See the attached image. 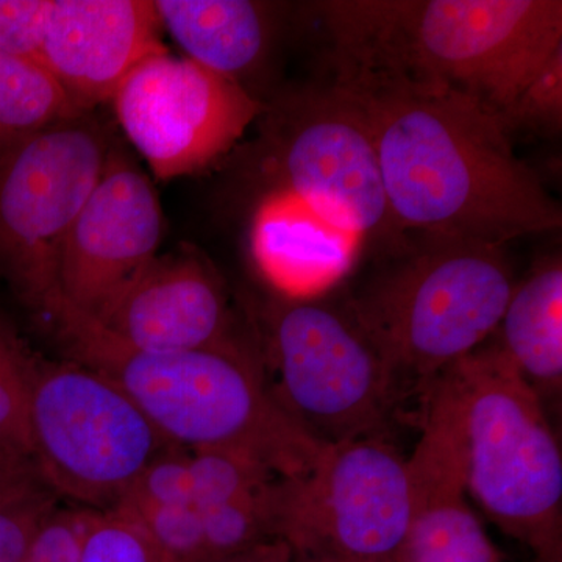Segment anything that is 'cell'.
Segmentation results:
<instances>
[{"label":"cell","mask_w":562,"mask_h":562,"mask_svg":"<svg viewBox=\"0 0 562 562\" xmlns=\"http://www.w3.org/2000/svg\"><path fill=\"white\" fill-rule=\"evenodd\" d=\"M292 562H368V561H349V560H333V558H302L294 557Z\"/></svg>","instance_id":"f1b7e54d"},{"label":"cell","mask_w":562,"mask_h":562,"mask_svg":"<svg viewBox=\"0 0 562 562\" xmlns=\"http://www.w3.org/2000/svg\"><path fill=\"white\" fill-rule=\"evenodd\" d=\"M38 476L35 462L27 453L9 442L0 441V498Z\"/></svg>","instance_id":"4316f807"},{"label":"cell","mask_w":562,"mask_h":562,"mask_svg":"<svg viewBox=\"0 0 562 562\" xmlns=\"http://www.w3.org/2000/svg\"><path fill=\"white\" fill-rule=\"evenodd\" d=\"M55 497L38 476L0 498V562L25 560L36 531L55 512Z\"/></svg>","instance_id":"44dd1931"},{"label":"cell","mask_w":562,"mask_h":562,"mask_svg":"<svg viewBox=\"0 0 562 562\" xmlns=\"http://www.w3.org/2000/svg\"><path fill=\"white\" fill-rule=\"evenodd\" d=\"M161 31L183 57L244 85L268 54V3L250 0H155Z\"/></svg>","instance_id":"2e32d148"},{"label":"cell","mask_w":562,"mask_h":562,"mask_svg":"<svg viewBox=\"0 0 562 562\" xmlns=\"http://www.w3.org/2000/svg\"><path fill=\"white\" fill-rule=\"evenodd\" d=\"M32 460L43 482L85 508H114L171 442L102 373L69 361L35 364Z\"/></svg>","instance_id":"52a82bcc"},{"label":"cell","mask_w":562,"mask_h":562,"mask_svg":"<svg viewBox=\"0 0 562 562\" xmlns=\"http://www.w3.org/2000/svg\"><path fill=\"white\" fill-rule=\"evenodd\" d=\"M317 9L335 68L457 92L508 128L517 103L562 52L560 0H333Z\"/></svg>","instance_id":"7a4b0ae2"},{"label":"cell","mask_w":562,"mask_h":562,"mask_svg":"<svg viewBox=\"0 0 562 562\" xmlns=\"http://www.w3.org/2000/svg\"><path fill=\"white\" fill-rule=\"evenodd\" d=\"M79 113L43 65L0 52V144Z\"/></svg>","instance_id":"ac0fdd59"},{"label":"cell","mask_w":562,"mask_h":562,"mask_svg":"<svg viewBox=\"0 0 562 562\" xmlns=\"http://www.w3.org/2000/svg\"><path fill=\"white\" fill-rule=\"evenodd\" d=\"M111 147L91 111L0 144V272L33 308L57 299L63 241Z\"/></svg>","instance_id":"ba28073f"},{"label":"cell","mask_w":562,"mask_h":562,"mask_svg":"<svg viewBox=\"0 0 562 562\" xmlns=\"http://www.w3.org/2000/svg\"><path fill=\"white\" fill-rule=\"evenodd\" d=\"M35 362L0 319V441L32 458L29 403Z\"/></svg>","instance_id":"ffe728a7"},{"label":"cell","mask_w":562,"mask_h":562,"mask_svg":"<svg viewBox=\"0 0 562 562\" xmlns=\"http://www.w3.org/2000/svg\"><path fill=\"white\" fill-rule=\"evenodd\" d=\"M395 249L346 302L409 394L422 395L490 341L517 283L503 247L419 233Z\"/></svg>","instance_id":"277c9868"},{"label":"cell","mask_w":562,"mask_h":562,"mask_svg":"<svg viewBox=\"0 0 562 562\" xmlns=\"http://www.w3.org/2000/svg\"><path fill=\"white\" fill-rule=\"evenodd\" d=\"M191 508L211 512L279 479L258 462L224 450H188Z\"/></svg>","instance_id":"d6986e66"},{"label":"cell","mask_w":562,"mask_h":562,"mask_svg":"<svg viewBox=\"0 0 562 562\" xmlns=\"http://www.w3.org/2000/svg\"><path fill=\"white\" fill-rule=\"evenodd\" d=\"M161 32L155 0H52L41 65L77 110L91 111L166 50Z\"/></svg>","instance_id":"5bb4252c"},{"label":"cell","mask_w":562,"mask_h":562,"mask_svg":"<svg viewBox=\"0 0 562 562\" xmlns=\"http://www.w3.org/2000/svg\"><path fill=\"white\" fill-rule=\"evenodd\" d=\"M494 344L506 361L547 402L561 398L562 266L553 260L516 284Z\"/></svg>","instance_id":"e0dca14e"},{"label":"cell","mask_w":562,"mask_h":562,"mask_svg":"<svg viewBox=\"0 0 562 562\" xmlns=\"http://www.w3.org/2000/svg\"><path fill=\"white\" fill-rule=\"evenodd\" d=\"M120 512V509H117ZM133 517L168 562H209L202 513L191 506H155L121 512Z\"/></svg>","instance_id":"603a6c76"},{"label":"cell","mask_w":562,"mask_h":562,"mask_svg":"<svg viewBox=\"0 0 562 562\" xmlns=\"http://www.w3.org/2000/svg\"><path fill=\"white\" fill-rule=\"evenodd\" d=\"M355 243L277 190L266 195L251 224L258 268L292 299H303L338 280L349 269Z\"/></svg>","instance_id":"9a60e30c"},{"label":"cell","mask_w":562,"mask_h":562,"mask_svg":"<svg viewBox=\"0 0 562 562\" xmlns=\"http://www.w3.org/2000/svg\"><path fill=\"white\" fill-rule=\"evenodd\" d=\"M44 313L72 361L116 383L172 446L243 454L279 479L305 475L324 450L284 412L260 366L235 341L149 353L61 301Z\"/></svg>","instance_id":"3957f363"},{"label":"cell","mask_w":562,"mask_h":562,"mask_svg":"<svg viewBox=\"0 0 562 562\" xmlns=\"http://www.w3.org/2000/svg\"><path fill=\"white\" fill-rule=\"evenodd\" d=\"M98 509L54 513L44 520L22 562H80L85 539Z\"/></svg>","instance_id":"d4e9b609"},{"label":"cell","mask_w":562,"mask_h":562,"mask_svg":"<svg viewBox=\"0 0 562 562\" xmlns=\"http://www.w3.org/2000/svg\"><path fill=\"white\" fill-rule=\"evenodd\" d=\"M562 113V52L532 81L514 110L509 128L557 127Z\"/></svg>","instance_id":"484cf974"},{"label":"cell","mask_w":562,"mask_h":562,"mask_svg":"<svg viewBox=\"0 0 562 562\" xmlns=\"http://www.w3.org/2000/svg\"><path fill=\"white\" fill-rule=\"evenodd\" d=\"M52 0H0V52L41 65Z\"/></svg>","instance_id":"cb8c5ba5"},{"label":"cell","mask_w":562,"mask_h":562,"mask_svg":"<svg viewBox=\"0 0 562 562\" xmlns=\"http://www.w3.org/2000/svg\"><path fill=\"white\" fill-rule=\"evenodd\" d=\"M294 553L291 547L281 539H272L251 547L246 552L235 554L222 562H292Z\"/></svg>","instance_id":"83f0119b"},{"label":"cell","mask_w":562,"mask_h":562,"mask_svg":"<svg viewBox=\"0 0 562 562\" xmlns=\"http://www.w3.org/2000/svg\"><path fill=\"white\" fill-rule=\"evenodd\" d=\"M161 236V203L150 177L113 144L63 241L55 301L98 316L157 257Z\"/></svg>","instance_id":"7c38bea8"},{"label":"cell","mask_w":562,"mask_h":562,"mask_svg":"<svg viewBox=\"0 0 562 562\" xmlns=\"http://www.w3.org/2000/svg\"><path fill=\"white\" fill-rule=\"evenodd\" d=\"M80 562H168L147 532L117 509L95 512Z\"/></svg>","instance_id":"7402d4cb"},{"label":"cell","mask_w":562,"mask_h":562,"mask_svg":"<svg viewBox=\"0 0 562 562\" xmlns=\"http://www.w3.org/2000/svg\"><path fill=\"white\" fill-rule=\"evenodd\" d=\"M331 87L371 135L398 235L503 247L560 231V203L516 157L505 122L479 102L366 69L335 68Z\"/></svg>","instance_id":"6da1fadb"},{"label":"cell","mask_w":562,"mask_h":562,"mask_svg":"<svg viewBox=\"0 0 562 562\" xmlns=\"http://www.w3.org/2000/svg\"><path fill=\"white\" fill-rule=\"evenodd\" d=\"M111 103L125 136L160 180L209 168L265 111L238 81L168 49L140 61Z\"/></svg>","instance_id":"8fae6325"},{"label":"cell","mask_w":562,"mask_h":562,"mask_svg":"<svg viewBox=\"0 0 562 562\" xmlns=\"http://www.w3.org/2000/svg\"><path fill=\"white\" fill-rule=\"evenodd\" d=\"M460 403L468 491L536 562H562V454L546 405L495 344L443 371Z\"/></svg>","instance_id":"5b68a950"},{"label":"cell","mask_w":562,"mask_h":562,"mask_svg":"<svg viewBox=\"0 0 562 562\" xmlns=\"http://www.w3.org/2000/svg\"><path fill=\"white\" fill-rule=\"evenodd\" d=\"M269 339L273 395L321 446L384 436L409 394L347 302L273 303Z\"/></svg>","instance_id":"8992f818"},{"label":"cell","mask_w":562,"mask_h":562,"mask_svg":"<svg viewBox=\"0 0 562 562\" xmlns=\"http://www.w3.org/2000/svg\"><path fill=\"white\" fill-rule=\"evenodd\" d=\"M272 120L277 191L357 241L402 243L371 135L335 88L295 95Z\"/></svg>","instance_id":"30bf717a"},{"label":"cell","mask_w":562,"mask_h":562,"mask_svg":"<svg viewBox=\"0 0 562 562\" xmlns=\"http://www.w3.org/2000/svg\"><path fill=\"white\" fill-rule=\"evenodd\" d=\"M92 319L125 346L149 353L233 342L224 283L192 249L157 255Z\"/></svg>","instance_id":"4fadbf2b"},{"label":"cell","mask_w":562,"mask_h":562,"mask_svg":"<svg viewBox=\"0 0 562 562\" xmlns=\"http://www.w3.org/2000/svg\"><path fill=\"white\" fill-rule=\"evenodd\" d=\"M276 539L294 557L395 562L412 525L408 462L384 436L325 446L276 482Z\"/></svg>","instance_id":"9c48e42d"}]
</instances>
